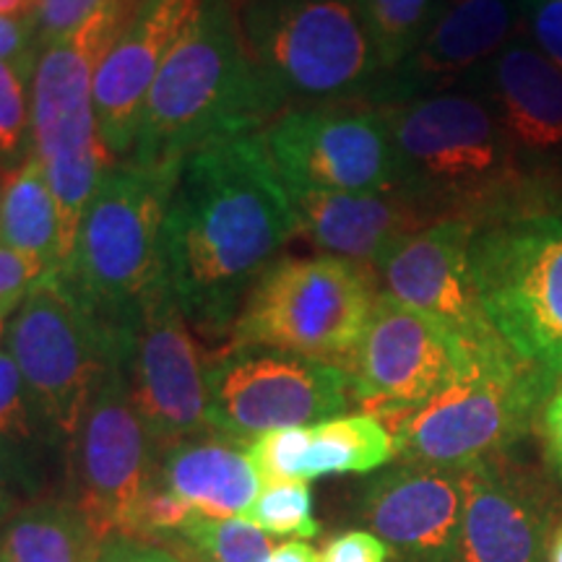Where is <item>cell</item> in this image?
<instances>
[{
	"label": "cell",
	"instance_id": "cell-4",
	"mask_svg": "<svg viewBox=\"0 0 562 562\" xmlns=\"http://www.w3.org/2000/svg\"><path fill=\"white\" fill-rule=\"evenodd\" d=\"M140 0H102L89 19L42 47L32 76V154L50 182L60 220V263L74 250L102 175L115 165L100 136L94 81Z\"/></svg>",
	"mask_w": 562,
	"mask_h": 562
},
{
	"label": "cell",
	"instance_id": "cell-16",
	"mask_svg": "<svg viewBox=\"0 0 562 562\" xmlns=\"http://www.w3.org/2000/svg\"><path fill=\"white\" fill-rule=\"evenodd\" d=\"M476 227L463 220L435 222L406 237L375 266L383 292L430 315L463 341L497 334L482 311L472 271Z\"/></svg>",
	"mask_w": 562,
	"mask_h": 562
},
{
	"label": "cell",
	"instance_id": "cell-22",
	"mask_svg": "<svg viewBox=\"0 0 562 562\" xmlns=\"http://www.w3.org/2000/svg\"><path fill=\"white\" fill-rule=\"evenodd\" d=\"M490 108L521 159L562 154V70L537 47L505 45L487 66Z\"/></svg>",
	"mask_w": 562,
	"mask_h": 562
},
{
	"label": "cell",
	"instance_id": "cell-17",
	"mask_svg": "<svg viewBox=\"0 0 562 562\" xmlns=\"http://www.w3.org/2000/svg\"><path fill=\"white\" fill-rule=\"evenodd\" d=\"M463 501V472L402 463L368 484L360 516L404 562H459Z\"/></svg>",
	"mask_w": 562,
	"mask_h": 562
},
{
	"label": "cell",
	"instance_id": "cell-10",
	"mask_svg": "<svg viewBox=\"0 0 562 562\" xmlns=\"http://www.w3.org/2000/svg\"><path fill=\"white\" fill-rule=\"evenodd\" d=\"M472 271L497 336L562 381V216L547 211L476 229Z\"/></svg>",
	"mask_w": 562,
	"mask_h": 562
},
{
	"label": "cell",
	"instance_id": "cell-30",
	"mask_svg": "<svg viewBox=\"0 0 562 562\" xmlns=\"http://www.w3.org/2000/svg\"><path fill=\"white\" fill-rule=\"evenodd\" d=\"M245 521L258 526L269 537L313 539L321 531L313 516V492L307 482H281L263 487L252 508L245 513Z\"/></svg>",
	"mask_w": 562,
	"mask_h": 562
},
{
	"label": "cell",
	"instance_id": "cell-29",
	"mask_svg": "<svg viewBox=\"0 0 562 562\" xmlns=\"http://www.w3.org/2000/svg\"><path fill=\"white\" fill-rule=\"evenodd\" d=\"M37 55L0 60V172L16 170L32 154V76Z\"/></svg>",
	"mask_w": 562,
	"mask_h": 562
},
{
	"label": "cell",
	"instance_id": "cell-6",
	"mask_svg": "<svg viewBox=\"0 0 562 562\" xmlns=\"http://www.w3.org/2000/svg\"><path fill=\"white\" fill-rule=\"evenodd\" d=\"M558 383L497 334L467 341L459 375L391 427L396 459L451 472L501 459L531 430Z\"/></svg>",
	"mask_w": 562,
	"mask_h": 562
},
{
	"label": "cell",
	"instance_id": "cell-19",
	"mask_svg": "<svg viewBox=\"0 0 562 562\" xmlns=\"http://www.w3.org/2000/svg\"><path fill=\"white\" fill-rule=\"evenodd\" d=\"M459 562H550V503L537 480L501 459L463 469Z\"/></svg>",
	"mask_w": 562,
	"mask_h": 562
},
{
	"label": "cell",
	"instance_id": "cell-13",
	"mask_svg": "<svg viewBox=\"0 0 562 562\" xmlns=\"http://www.w3.org/2000/svg\"><path fill=\"white\" fill-rule=\"evenodd\" d=\"M121 351L131 402L149 432L157 459L180 442L211 435L209 368L170 281H161L140 302L121 331Z\"/></svg>",
	"mask_w": 562,
	"mask_h": 562
},
{
	"label": "cell",
	"instance_id": "cell-43",
	"mask_svg": "<svg viewBox=\"0 0 562 562\" xmlns=\"http://www.w3.org/2000/svg\"><path fill=\"white\" fill-rule=\"evenodd\" d=\"M550 562H562V524L552 531L550 537Z\"/></svg>",
	"mask_w": 562,
	"mask_h": 562
},
{
	"label": "cell",
	"instance_id": "cell-38",
	"mask_svg": "<svg viewBox=\"0 0 562 562\" xmlns=\"http://www.w3.org/2000/svg\"><path fill=\"white\" fill-rule=\"evenodd\" d=\"M97 562H186V560H180L175 552L151 542H140V539H128V537H112L102 544Z\"/></svg>",
	"mask_w": 562,
	"mask_h": 562
},
{
	"label": "cell",
	"instance_id": "cell-8",
	"mask_svg": "<svg viewBox=\"0 0 562 562\" xmlns=\"http://www.w3.org/2000/svg\"><path fill=\"white\" fill-rule=\"evenodd\" d=\"M378 294L375 269L347 258H277L245 297L229 349H269L347 370Z\"/></svg>",
	"mask_w": 562,
	"mask_h": 562
},
{
	"label": "cell",
	"instance_id": "cell-2",
	"mask_svg": "<svg viewBox=\"0 0 562 562\" xmlns=\"http://www.w3.org/2000/svg\"><path fill=\"white\" fill-rule=\"evenodd\" d=\"M396 144V188L435 222L463 220L476 229L547 214L487 100L438 91L385 104Z\"/></svg>",
	"mask_w": 562,
	"mask_h": 562
},
{
	"label": "cell",
	"instance_id": "cell-35",
	"mask_svg": "<svg viewBox=\"0 0 562 562\" xmlns=\"http://www.w3.org/2000/svg\"><path fill=\"white\" fill-rule=\"evenodd\" d=\"M45 273L42 263L0 245V307H19Z\"/></svg>",
	"mask_w": 562,
	"mask_h": 562
},
{
	"label": "cell",
	"instance_id": "cell-15",
	"mask_svg": "<svg viewBox=\"0 0 562 562\" xmlns=\"http://www.w3.org/2000/svg\"><path fill=\"white\" fill-rule=\"evenodd\" d=\"M467 341L430 315L378 294L349 362L351 396L385 427L419 409L459 375Z\"/></svg>",
	"mask_w": 562,
	"mask_h": 562
},
{
	"label": "cell",
	"instance_id": "cell-41",
	"mask_svg": "<svg viewBox=\"0 0 562 562\" xmlns=\"http://www.w3.org/2000/svg\"><path fill=\"white\" fill-rule=\"evenodd\" d=\"M269 562H321V554L315 552L311 544L297 542V539H294V542L273 547Z\"/></svg>",
	"mask_w": 562,
	"mask_h": 562
},
{
	"label": "cell",
	"instance_id": "cell-34",
	"mask_svg": "<svg viewBox=\"0 0 562 562\" xmlns=\"http://www.w3.org/2000/svg\"><path fill=\"white\" fill-rule=\"evenodd\" d=\"M526 26L537 50L562 70V0H526Z\"/></svg>",
	"mask_w": 562,
	"mask_h": 562
},
{
	"label": "cell",
	"instance_id": "cell-20",
	"mask_svg": "<svg viewBox=\"0 0 562 562\" xmlns=\"http://www.w3.org/2000/svg\"><path fill=\"white\" fill-rule=\"evenodd\" d=\"M513 30L516 11L510 0H442L430 32L412 58L393 70L391 83L378 91V102L396 104L438 94L510 45Z\"/></svg>",
	"mask_w": 562,
	"mask_h": 562
},
{
	"label": "cell",
	"instance_id": "cell-23",
	"mask_svg": "<svg viewBox=\"0 0 562 562\" xmlns=\"http://www.w3.org/2000/svg\"><path fill=\"white\" fill-rule=\"evenodd\" d=\"M159 480L175 497L188 503L203 518H245L261 480L240 442L206 435L180 442L161 456Z\"/></svg>",
	"mask_w": 562,
	"mask_h": 562
},
{
	"label": "cell",
	"instance_id": "cell-31",
	"mask_svg": "<svg viewBox=\"0 0 562 562\" xmlns=\"http://www.w3.org/2000/svg\"><path fill=\"white\" fill-rule=\"evenodd\" d=\"M42 438H50L24 378L9 351H0V442L30 456Z\"/></svg>",
	"mask_w": 562,
	"mask_h": 562
},
{
	"label": "cell",
	"instance_id": "cell-18",
	"mask_svg": "<svg viewBox=\"0 0 562 562\" xmlns=\"http://www.w3.org/2000/svg\"><path fill=\"white\" fill-rule=\"evenodd\" d=\"M201 0H140L121 37L112 42L94 81L100 136L112 159H128L146 97Z\"/></svg>",
	"mask_w": 562,
	"mask_h": 562
},
{
	"label": "cell",
	"instance_id": "cell-37",
	"mask_svg": "<svg viewBox=\"0 0 562 562\" xmlns=\"http://www.w3.org/2000/svg\"><path fill=\"white\" fill-rule=\"evenodd\" d=\"M389 552V547L375 533L347 531L323 547L321 562H385Z\"/></svg>",
	"mask_w": 562,
	"mask_h": 562
},
{
	"label": "cell",
	"instance_id": "cell-40",
	"mask_svg": "<svg viewBox=\"0 0 562 562\" xmlns=\"http://www.w3.org/2000/svg\"><path fill=\"white\" fill-rule=\"evenodd\" d=\"M32 55H40L34 26L0 16V60H24Z\"/></svg>",
	"mask_w": 562,
	"mask_h": 562
},
{
	"label": "cell",
	"instance_id": "cell-9",
	"mask_svg": "<svg viewBox=\"0 0 562 562\" xmlns=\"http://www.w3.org/2000/svg\"><path fill=\"white\" fill-rule=\"evenodd\" d=\"M5 341L50 438L70 446L121 351V334L83 307L53 269L16 307Z\"/></svg>",
	"mask_w": 562,
	"mask_h": 562
},
{
	"label": "cell",
	"instance_id": "cell-44",
	"mask_svg": "<svg viewBox=\"0 0 562 562\" xmlns=\"http://www.w3.org/2000/svg\"><path fill=\"white\" fill-rule=\"evenodd\" d=\"M11 313H16V307H0V339H3V334H5V321H9V315Z\"/></svg>",
	"mask_w": 562,
	"mask_h": 562
},
{
	"label": "cell",
	"instance_id": "cell-3",
	"mask_svg": "<svg viewBox=\"0 0 562 562\" xmlns=\"http://www.w3.org/2000/svg\"><path fill=\"white\" fill-rule=\"evenodd\" d=\"M281 110L245 50L237 0H201L146 97L133 161H182L201 146L261 133Z\"/></svg>",
	"mask_w": 562,
	"mask_h": 562
},
{
	"label": "cell",
	"instance_id": "cell-7",
	"mask_svg": "<svg viewBox=\"0 0 562 562\" xmlns=\"http://www.w3.org/2000/svg\"><path fill=\"white\" fill-rule=\"evenodd\" d=\"M237 19L281 112L364 100L383 79L357 0H237Z\"/></svg>",
	"mask_w": 562,
	"mask_h": 562
},
{
	"label": "cell",
	"instance_id": "cell-39",
	"mask_svg": "<svg viewBox=\"0 0 562 562\" xmlns=\"http://www.w3.org/2000/svg\"><path fill=\"white\" fill-rule=\"evenodd\" d=\"M542 438L547 448V459L562 480V381L547 398L542 409Z\"/></svg>",
	"mask_w": 562,
	"mask_h": 562
},
{
	"label": "cell",
	"instance_id": "cell-1",
	"mask_svg": "<svg viewBox=\"0 0 562 562\" xmlns=\"http://www.w3.org/2000/svg\"><path fill=\"white\" fill-rule=\"evenodd\" d=\"M297 235L290 188L258 133L188 154L165 220V273L188 323L229 336L252 284Z\"/></svg>",
	"mask_w": 562,
	"mask_h": 562
},
{
	"label": "cell",
	"instance_id": "cell-36",
	"mask_svg": "<svg viewBox=\"0 0 562 562\" xmlns=\"http://www.w3.org/2000/svg\"><path fill=\"white\" fill-rule=\"evenodd\" d=\"M26 484H30V456L0 442V529L13 513L24 508L21 495Z\"/></svg>",
	"mask_w": 562,
	"mask_h": 562
},
{
	"label": "cell",
	"instance_id": "cell-27",
	"mask_svg": "<svg viewBox=\"0 0 562 562\" xmlns=\"http://www.w3.org/2000/svg\"><path fill=\"white\" fill-rule=\"evenodd\" d=\"M442 0H357L383 76L393 74L412 58L430 32Z\"/></svg>",
	"mask_w": 562,
	"mask_h": 562
},
{
	"label": "cell",
	"instance_id": "cell-42",
	"mask_svg": "<svg viewBox=\"0 0 562 562\" xmlns=\"http://www.w3.org/2000/svg\"><path fill=\"white\" fill-rule=\"evenodd\" d=\"M40 0H0V16L19 24H32L37 19Z\"/></svg>",
	"mask_w": 562,
	"mask_h": 562
},
{
	"label": "cell",
	"instance_id": "cell-26",
	"mask_svg": "<svg viewBox=\"0 0 562 562\" xmlns=\"http://www.w3.org/2000/svg\"><path fill=\"white\" fill-rule=\"evenodd\" d=\"M396 459L393 435L372 414H339L311 427L302 482L339 474H368Z\"/></svg>",
	"mask_w": 562,
	"mask_h": 562
},
{
	"label": "cell",
	"instance_id": "cell-5",
	"mask_svg": "<svg viewBox=\"0 0 562 562\" xmlns=\"http://www.w3.org/2000/svg\"><path fill=\"white\" fill-rule=\"evenodd\" d=\"M182 161H115L58 269L68 290L121 334L165 273V220Z\"/></svg>",
	"mask_w": 562,
	"mask_h": 562
},
{
	"label": "cell",
	"instance_id": "cell-12",
	"mask_svg": "<svg viewBox=\"0 0 562 562\" xmlns=\"http://www.w3.org/2000/svg\"><path fill=\"white\" fill-rule=\"evenodd\" d=\"M209 430L250 446L284 427H311L347 409L349 372L311 357L229 349L206 372Z\"/></svg>",
	"mask_w": 562,
	"mask_h": 562
},
{
	"label": "cell",
	"instance_id": "cell-11",
	"mask_svg": "<svg viewBox=\"0 0 562 562\" xmlns=\"http://www.w3.org/2000/svg\"><path fill=\"white\" fill-rule=\"evenodd\" d=\"M258 136L290 191L383 193L396 188V144L381 102L290 108Z\"/></svg>",
	"mask_w": 562,
	"mask_h": 562
},
{
	"label": "cell",
	"instance_id": "cell-21",
	"mask_svg": "<svg viewBox=\"0 0 562 562\" xmlns=\"http://www.w3.org/2000/svg\"><path fill=\"white\" fill-rule=\"evenodd\" d=\"M305 235L326 256H339L375 269L406 237L430 227L435 220L393 188L383 193L290 191Z\"/></svg>",
	"mask_w": 562,
	"mask_h": 562
},
{
	"label": "cell",
	"instance_id": "cell-24",
	"mask_svg": "<svg viewBox=\"0 0 562 562\" xmlns=\"http://www.w3.org/2000/svg\"><path fill=\"white\" fill-rule=\"evenodd\" d=\"M0 245L47 271L60 266L58 203L34 154L0 180Z\"/></svg>",
	"mask_w": 562,
	"mask_h": 562
},
{
	"label": "cell",
	"instance_id": "cell-25",
	"mask_svg": "<svg viewBox=\"0 0 562 562\" xmlns=\"http://www.w3.org/2000/svg\"><path fill=\"white\" fill-rule=\"evenodd\" d=\"M102 542L70 501L26 503L0 529V562H97Z\"/></svg>",
	"mask_w": 562,
	"mask_h": 562
},
{
	"label": "cell",
	"instance_id": "cell-33",
	"mask_svg": "<svg viewBox=\"0 0 562 562\" xmlns=\"http://www.w3.org/2000/svg\"><path fill=\"white\" fill-rule=\"evenodd\" d=\"M100 3L102 0H40L37 19H34L37 50L60 40L70 30H76Z\"/></svg>",
	"mask_w": 562,
	"mask_h": 562
},
{
	"label": "cell",
	"instance_id": "cell-14",
	"mask_svg": "<svg viewBox=\"0 0 562 562\" xmlns=\"http://www.w3.org/2000/svg\"><path fill=\"white\" fill-rule=\"evenodd\" d=\"M157 461L131 402L123 351H117L68 446V501L83 513L102 544L123 537L140 495L157 480Z\"/></svg>",
	"mask_w": 562,
	"mask_h": 562
},
{
	"label": "cell",
	"instance_id": "cell-28",
	"mask_svg": "<svg viewBox=\"0 0 562 562\" xmlns=\"http://www.w3.org/2000/svg\"><path fill=\"white\" fill-rule=\"evenodd\" d=\"M170 539H180L182 558L193 562H269L273 552L269 533L245 518L214 521L199 516Z\"/></svg>",
	"mask_w": 562,
	"mask_h": 562
},
{
	"label": "cell",
	"instance_id": "cell-32",
	"mask_svg": "<svg viewBox=\"0 0 562 562\" xmlns=\"http://www.w3.org/2000/svg\"><path fill=\"white\" fill-rule=\"evenodd\" d=\"M313 427V425H311ZM311 427H284L256 438L248 446V459L261 487L281 482H302V461L311 446Z\"/></svg>",
	"mask_w": 562,
	"mask_h": 562
}]
</instances>
